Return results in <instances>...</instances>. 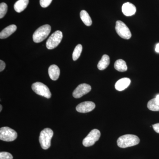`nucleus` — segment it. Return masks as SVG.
<instances>
[{
	"mask_svg": "<svg viewBox=\"0 0 159 159\" xmlns=\"http://www.w3.org/2000/svg\"><path fill=\"white\" fill-rule=\"evenodd\" d=\"M63 37L61 31H57L54 32L46 43V47L49 50H52L56 48L61 42Z\"/></svg>",
	"mask_w": 159,
	"mask_h": 159,
	"instance_id": "nucleus-6",
	"label": "nucleus"
},
{
	"mask_svg": "<svg viewBox=\"0 0 159 159\" xmlns=\"http://www.w3.org/2000/svg\"><path fill=\"white\" fill-rule=\"evenodd\" d=\"M155 51L157 53H159V43L157 44L156 47Z\"/></svg>",
	"mask_w": 159,
	"mask_h": 159,
	"instance_id": "nucleus-26",
	"label": "nucleus"
},
{
	"mask_svg": "<svg viewBox=\"0 0 159 159\" xmlns=\"http://www.w3.org/2000/svg\"><path fill=\"white\" fill-rule=\"evenodd\" d=\"M52 0H40V5L43 8H47L50 6Z\"/></svg>",
	"mask_w": 159,
	"mask_h": 159,
	"instance_id": "nucleus-23",
	"label": "nucleus"
},
{
	"mask_svg": "<svg viewBox=\"0 0 159 159\" xmlns=\"http://www.w3.org/2000/svg\"><path fill=\"white\" fill-rule=\"evenodd\" d=\"M110 62L109 56L107 54H104L102 56V58L98 63L97 67L100 70H103L107 67Z\"/></svg>",
	"mask_w": 159,
	"mask_h": 159,
	"instance_id": "nucleus-16",
	"label": "nucleus"
},
{
	"mask_svg": "<svg viewBox=\"0 0 159 159\" xmlns=\"http://www.w3.org/2000/svg\"><path fill=\"white\" fill-rule=\"evenodd\" d=\"M91 86L87 84H81L75 89L73 93V97L76 99L81 98L91 90Z\"/></svg>",
	"mask_w": 159,
	"mask_h": 159,
	"instance_id": "nucleus-9",
	"label": "nucleus"
},
{
	"mask_svg": "<svg viewBox=\"0 0 159 159\" xmlns=\"http://www.w3.org/2000/svg\"><path fill=\"white\" fill-rule=\"evenodd\" d=\"M82 51V46L81 44H78L74 49L73 53V59L74 61L77 60L79 58Z\"/></svg>",
	"mask_w": 159,
	"mask_h": 159,
	"instance_id": "nucleus-20",
	"label": "nucleus"
},
{
	"mask_svg": "<svg viewBox=\"0 0 159 159\" xmlns=\"http://www.w3.org/2000/svg\"><path fill=\"white\" fill-rule=\"evenodd\" d=\"M114 67L119 72H125L127 70L126 62L122 59L117 60L115 63Z\"/></svg>",
	"mask_w": 159,
	"mask_h": 159,
	"instance_id": "nucleus-17",
	"label": "nucleus"
},
{
	"mask_svg": "<svg viewBox=\"0 0 159 159\" xmlns=\"http://www.w3.org/2000/svg\"><path fill=\"white\" fill-rule=\"evenodd\" d=\"M140 139L135 135L125 134L119 137L117 140V145L121 148L135 146L139 144Z\"/></svg>",
	"mask_w": 159,
	"mask_h": 159,
	"instance_id": "nucleus-1",
	"label": "nucleus"
},
{
	"mask_svg": "<svg viewBox=\"0 0 159 159\" xmlns=\"http://www.w3.org/2000/svg\"><path fill=\"white\" fill-rule=\"evenodd\" d=\"M60 69L57 65H52L49 67L48 74L50 78L53 80H56L59 78Z\"/></svg>",
	"mask_w": 159,
	"mask_h": 159,
	"instance_id": "nucleus-14",
	"label": "nucleus"
},
{
	"mask_svg": "<svg viewBox=\"0 0 159 159\" xmlns=\"http://www.w3.org/2000/svg\"><path fill=\"white\" fill-rule=\"evenodd\" d=\"M122 12L124 15L127 16L134 15L136 11L135 6L132 3L126 2L122 6Z\"/></svg>",
	"mask_w": 159,
	"mask_h": 159,
	"instance_id": "nucleus-11",
	"label": "nucleus"
},
{
	"mask_svg": "<svg viewBox=\"0 0 159 159\" xmlns=\"http://www.w3.org/2000/svg\"><path fill=\"white\" fill-rule=\"evenodd\" d=\"M17 134L16 131L9 127L0 129V139L5 142H12L16 139Z\"/></svg>",
	"mask_w": 159,
	"mask_h": 159,
	"instance_id": "nucleus-4",
	"label": "nucleus"
},
{
	"mask_svg": "<svg viewBox=\"0 0 159 159\" xmlns=\"http://www.w3.org/2000/svg\"><path fill=\"white\" fill-rule=\"evenodd\" d=\"M80 17L83 22L84 25L87 26H90L92 25V20L89 13L85 10H82L80 12Z\"/></svg>",
	"mask_w": 159,
	"mask_h": 159,
	"instance_id": "nucleus-18",
	"label": "nucleus"
},
{
	"mask_svg": "<svg viewBox=\"0 0 159 159\" xmlns=\"http://www.w3.org/2000/svg\"><path fill=\"white\" fill-rule=\"evenodd\" d=\"M54 132L51 129L47 128L43 129L40 134L39 141L43 149H48L51 145V140Z\"/></svg>",
	"mask_w": 159,
	"mask_h": 159,
	"instance_id": "nucleus-2",
	"label": "nucleus"
},
{
	"mask_svg": "<svg viewBox=\"0 0 159 159\" xmlns=\"http://www.w3.org/2000/svg\"><path fill=\"white\" fill-rule=\"evenodd\" d=\"M51 31V27L49 25L41 26L34 31L33 35V41L36 43L41 42L48 37Z\"/></svg>",
	"mask_w": 159,
	"mask_h": 159,
	"instance_id": "nucleus-3",
	"label": "nucleus"
},
{
	"mask_svg": "<svg viewBox=\"0 0 159 159\" xmlns=\"http://www.w3.org/2000/svg\"><path fill=\"white\" fill-rule=\"evenodd\" d=\"M0 159H13V157L9 152H0Z\"/></svg>",
	"mask_w": 159,
	"mask_h": 159,
	"instance_id": "nucleus-22",
	"label": "nucleus"
},
{
	"mask_svg": "<svg viewBox=\"0 0 159 159\" xmlns=\"http://www.w3.org/2000/svg\"><path fill=\"white\" fill-rule=\"evenodd\" d=\"M130 80L128 78H123L119 80L115 84V88L117 90L122 91L129 85L130 84Z\"/></svg>",
	"mask_w": 159,
	"mask_h": 159,
	"instance_id": "nucleus-12",
	"label": "nucleus"
},
{
	"mask_svg": "<svg viewBox=\"0 0 159 159\" xmlns=\"http://www.w3.org/2000/svg\"><path fill=\"white\" fill-rule=\"evenodd\" d=\"M8 10V6L5 3H1L0 4V18L4 17Z\"/></svg>",
	"mask_w": 159,
	"mask_h": 159,
	"instance_id": "nucleus-21",
	"label": "nucleus"
},
{
	"mask_svg": "<svg viewBox=\"0 0 159 159\" xmlns=\"http://www.w3.org/2000/svg\"><path fill=\"white\" fill-rule=\"evenodd\" d=\"M31 88L35 93L50 99L51 97V93L50 89L45 84L41 82L34 83L31 86Z\"/></svg>",
	"mask_w": 159,
	"mask_h": 159,
	"instance_id": "nucleus-5",
	"label": "nucleus"
},
{
	"mask_svg": "<svg viewBox=\"0 0 159 159\" xmlns=\"http://www.w3.org/2000/svg\"><path fill=\"white\" fill-rule=\"evenodd\" d=\"M100 135L101 134L98 129H93L84 139L82 142L83 145L87 147L93 146L96 142L99 140Z\"/></svg>",
	"mask_w": 159,
	"mask_h": 159,
	"instance_id": "nucleus-8",
	"label": "nucleus"
},
{
	"mask_svg": "<svg viewBox=\"0 0 159 159\" xmlns=\"http://www.w3.org/2000/svg\"><path fill=\"white\" fill-rule=\"evenodd\" d=\"M156 98L157 100H159V94H158V95H157L156 97Z\"/></svg>",
	"mask_w": 159,
	"mask_h": 159,
	"instance_id": "nucleus-27",
	"label": "nucleus"
},
{
	"mask_svg": "<svg viewBox=\"0 0 159 159\" xmlns=\"http://www.w3.org/2000/svg\"><path fill=\"white\" fill-rule=\"evenodd\" d=\"M152 127L156 132L159 134V123H156L152 125Z\"/></svg>",
	"mask_w": 159,
	"mask_h": 159,
	"instance_id": "nucleus-25",
	"label": "nucleus"
},
{
	"mask_svg": "<svg viewBox=\"0 0 159 159\" xmlns=\"http://www.w3.org/2000/svg\"><path fill=\"white\" fill-rule=\"evenodd\" d=\"M147 107L151 111H159V100L156 98L151 99L148 102Z\"/></svg>",
	"mask_w": 159,
	"mask_h": 159,
	"instance_id": "nucleus-19",
	"label": "nucleus"
},
{
	"mask_svg": "<svg viewBox=\"0 0 159 159\" xmlns=\"http://www.w3.org/2000/svg\"><path fill=\"white\" fill-rule=\"evenodd\" d=\"M17 29V27L14 25H10L6 27L0 33V39H4L7 38L13 34Z\"/></svg>",
	"mask_w": 159,
	"mask_h": 159,
	"instance_id": "nucleus-13",
	"label": "nucleus"
},
{
	"mask_svg": "<svg viewBox=\"0 0 159 159\" xmlns=\"http://www.w3.org/2000/svg\"><path fill=\"white\" fill-rule=\"evenodd\" d=\"M116 30L118 35L122 39H129L131 37L130 30L125 23L122 21H117L116 23Z\"/></svg>",
	"mask_w": 159,
	"mask_h": 159,
	"instance_id": "nucleus-7",
	"label": "nucleus"
},
{
	"mask_svg": "<svg viewBox=\"0 0 159 159\" xmlns=\"http://www.w3.org/2000/svg\"><path fill=\"white\" fill-rule=\"evenodd\" d=\"M29 0H18L14 5V9L16 12L20 13L27 8Z\"/></svg>",
	"mask_w": 159,
	"mask_h": 159,
	"instance_id": "nucleus-15",
	"label": "nucleus"
},
{
	"mask_svg": "<svg viewBox=\"0 0 159 159\" xmlns=\"http://www.w3.org/2000/svg\"><path fill=\"white\" fill-rule=\"evenodd\" d=\"M96 107L94 102L92 101H85L81 102L76 107V110L80 113H85L91 111Z\"/></svg>",
	"mask_w": 159,
	"mask_h": 159,
	"instance_id": "nucleus-10",
	"label": "nucleus"
},
{
	"mask_svg": "<svg viewBox=\"0 0 159 159\" xmlns=\"http://www.w3.org/2000/svg\"><path fill=\"white\" fill-rule=\"evenodd\" d=\"M0 107H1V109H0V111H1L2 110V105H0Z\"/></svg>",
	"mask_w": 159,
	"mask_h": 159,
	"instance_id": "nucleus-28",
	"label": "nucleus"
},
{
	"mask_svg": "<svg viewBox=\"0 0 159 159\" xmlns=\"http://www.w3.org/2000/svg\"><path fill=\"white\" fill-rule=\"evenodd\" d=\"M6 65L5 62L3 61L2 60H0V71L1 72L4 70V69L6 68Z\"/></svg>",
	"mask_w": 159,
	"mask_h": 159,
	"instance_id": "nucleus-24",
	"label": "nucleus"
}]
</instances>
